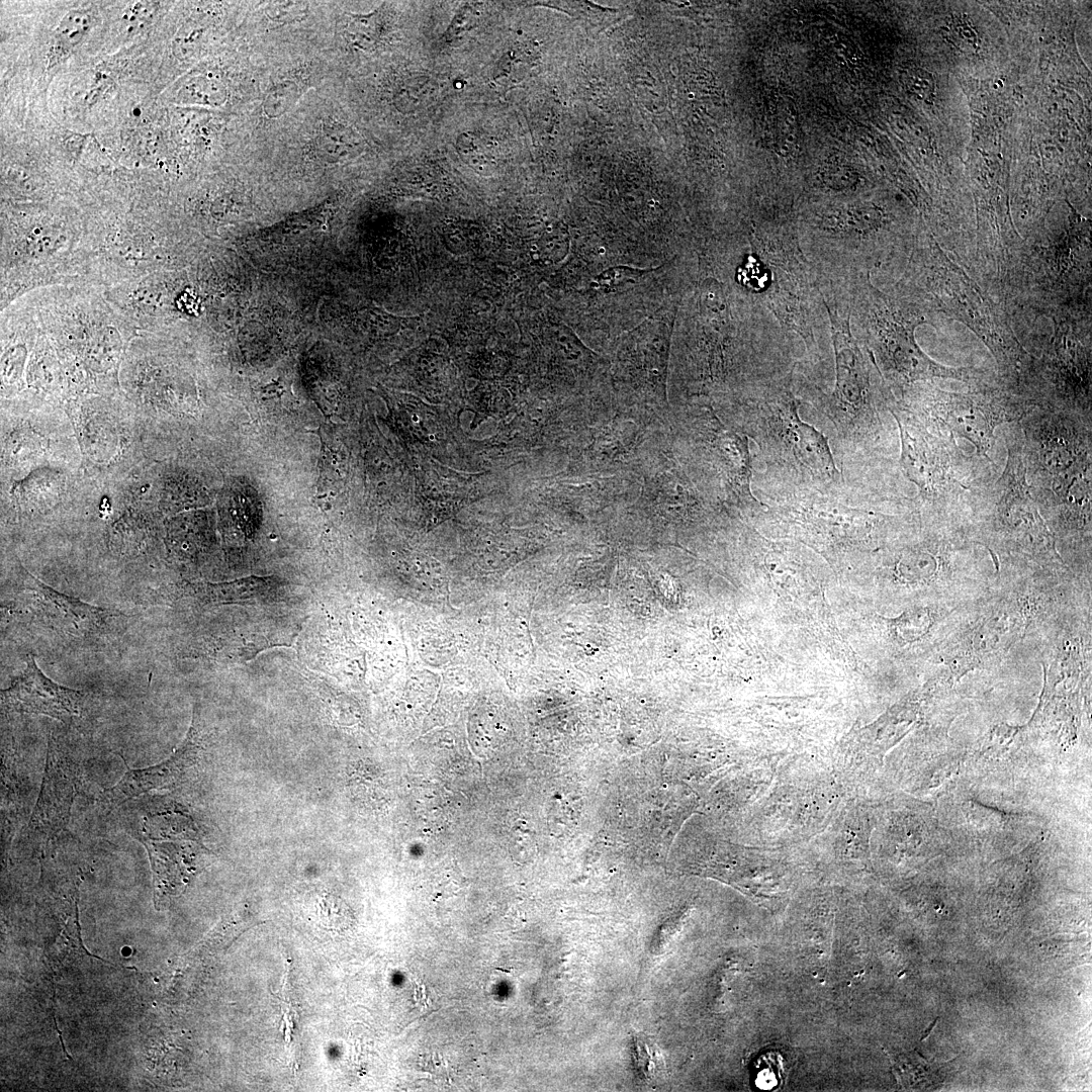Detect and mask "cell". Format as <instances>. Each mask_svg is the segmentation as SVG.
Returning <instances> with one entry per match:
<instances>
[{"instance_id": "e0dca14e", "label": "cell", "mask_w": 1092, "mask_h": 1092, "mask_svg": "<svg viewBox=\"0 0 1092 1092\" xmlns=\"http://www.w3.org/2000/svg\"><path fill=\"white\" fill-rule=\"evenodd\" d=\"M818 181L828 191L835 193L855 191L859 184L858 173L840 161L823 164L817 173Z\"/></svg>"}, {"instance_id": "30bf717a", "label": "cell", "mask_w": 1092, "mask_h": 1092, "mask_svg": "<svg viewBox=\"0 0 1092 1092\" xmlns=\"http://www.w3.org/2000/svg\"><path fill=\"white\" fill-rule=\"evenodd\" d=\"M78 780L77 764L51 740L41 790L27 825V839L31 844H47L66 826Z\"/></svg>"}, {"instance_id": "52a82bcc", "label": "cell", "mask_w": 1092, "mask_h": 1092, "mask_svg": "<svg viewBox=\"0 0 1092 1092\" xmlns=\"http://www.w3.org/2000/svg\"><path fill=\"white\" fill-rule=\"evenodd\" d=\"M897 401L928 430L958 442L965 439L975 447V457L997 469L990 457L995 431L1002 425L1019 422L1034 408L1025 401L997 395H951L932 391L907 390Z\"/></svg>"}, {"instance_id": "7a4b0ae2", "label": "cell", "mask_w": 1092, "mask_h": 1092, "mask_svg": "<svg viewBox=\"0 0 1092 1092\" xmlns=\"http://www.w3.org/2000/svg\"><path fill=\"white\" fill-rule=\"evenodd\" d=\"M870 467L841 469L839 479L816 486L757 489L765 508L760 519L801 531L834 547H878L916 516L912 498L882 491L873 484Z\"/></svg>"}, {"instance_id": "9c48e42d", "label": "cell", "mask_w": 1092, "mask_h": 1092, "mask_svg": "<svg viewBox=\"0 0 1092 1092\" xmlns=\"http://www.w3.org/2000/svg\"><path fill=\"white\" fill-rule=\"evenodd\" d=\"M1028 604L1001 599L987 606L936 648V657L951 673L997 664L1023 635L1028 625Z\"/></svg>"}, {"instance_id": "ffe728a7", "label": "cell", "mask_w": 1092, "mask_h": 1092, "mask_svg": "<svg viewBox=\"0 0 1092 1092\" xmlns=\"http://www.w3.org/2000/svg\"><path fill=\"white\" fill-rule=\"evenodd\" d=\"M905 89L915 98L931 103L935 97V80L933 75L919 67L905 69L901 75Z\"/></svg>"}, {"instance_id": "4fadbf2b", "label": "cell", "mask_w": 1092, "mask_h": 1092, "mask_svg": "<svg viewBox=\"0 0 1092 1092\" xmlns=\"http://www.w3.org/2000/svg\"><path fill=\"white\" fill-rule=\"evenodd\" d=\"M360 138L354 129L335 117H325L316 126L308 142L306 153L310 159L336 163L355 154Z\"/></svg>"}, {"instance_id": "3957f363", "label": "cell", "mask_w": 1092, "mask_h": 1092, "mask_svg": "<svg viewBox=\"0 0 1092 1092\" xmlns=\"http://www.w3.org/2000/svg\"><path fill=\"white\" fill-rule=\"evenodd\" d=\"M1005 439V465L998 476L985 477L971 488L964 507L966 521L996 567L1003 561L1046 575H1066L1070 568L1026 479L1017 423Z\"/></svg>"}, {"instance_id": "8fae6325", "label": "cell", "mask_w": 1092, "mask_h": 1092, "mask_svg": "<svg viewBox=\"0 0 1092 1092\" xmlns=\"http://www.w3.org/2000/svg\"><path fill=\"white\" fill-rule=\"evenodd\" d=\"M83 702V692L49 678L32 656L27 657L25 668L11 686L1 691V703L7 710L46 715L65 722L81 716Z\"/></svg>"}, {"instance_id": "5b68a950", "label": "cell", "mask_w": 1092, "mask_h": 1092, "mask_svg": "<svg viewBox=\"0 0 1092 1092\" xmlns=\"http://www.w3.org/2000/svg\"><path fill=\"white\" fill-rule=\"evenodd\" d=\"M1017 425L1031 494L1042 515L1092 494V419L1034 407Z\"/></svg>"}, {"instance_id": "277c9868", "label": "cell", "mask_w": 1092, "mask_h": 1092, "mask_svg": "<svg viewBox=\"0 0 1092 1092\" xmlns=\"http://www.w3.org/2000/svg\"><path fill=\"white\" fill-rule=\"evenodd\" d=\"M796 369L748 397L744 405V432L756 443L765 466L758 489L816 486L842 475L828 437L799 415Z\"/></svg>"}, {"instance_id": "6da1fadb", "label": "cell", "mask_w": 1092, "mask_h": 1092, "mask_svg": "<svg viewBox=\"0 0 1092 1092\" xmlns=\"http://www.w3.org/2000/svg\"><path fill=\"white\" fill-rule=\"evenodd\" d=\"M821 297L834 348V388L822 390L796 379V393L827 420L841 469L879 467L896 448L897 428L886 418L896 397L874 379L873 359L850 333L848 299L830 292Z\"/></svg>"}, {"instance_id": "2e32d148", "label": "cell", "mask_w": 1092, "mask_h": 1092, "mask_svg": "<svg viewBox=\"0 0 1092 1092\" xmlns=\"http://www.w3.org/2000/svg\"><path fill=\"white\" fill-rule=\"evenodd\" d=\"M795 112L791 105L780 99L770 100V108L765 113V122L771 146L777 150H791L795 148L797 139V125Z\"/></svg>"}, {"instance_id": "8992f818", "label": "cell", "mask_w": 1092, "mask_h": 1092, "mask_svg": "<svg viewBox=\"0 0 1092 1092\" xmlns=\"http://www.w3.org/2000/svg\"><path fill=\"white\" fill-rule=\"evenodd\" d=\"M900 439L899 468L917 488L916 509L929 513L964 512L971 488L997 470L970 456L958 442L928 430L896 398L889 405Z\"/></svg>"}, {"instance_id": "7c38bea8", "label": "cell", "mask_w": 1092, "mask_h": 1092, "mask_svg": "<svg viewBox=\"0 0 1092 1092\" xmlns=\"http://www.w3.org/2000/svg\"><path fill=\"white\" fill-rule=\"evenodd\" d=\"M194 747L188 737L183 747L163 762L146 768L129 769L102 796V803L118 806L145 793L165 789L174 785L183 770L193 760Z\"/></svg>"}, {"instance_id": "9a60e30c", "label": "cell", "mask_w": 1092, "mask_h": 1092, "mask_svg": "<svg viewBox=\"0 0 1092 1092\" xmlns=\"http://www.w3.org/2000/svg\"><path fill=\"white\" fill-rule=\"evenodd\" d=\"M91 21L90 14L85 10H72L63 17L54 33L52 63L68 56L85 36Z\"/></svg>"}, {"instance_id": "ac0fdd59", "label": "cell", "mask_w": 1092, "mask_h": 1092, "mask_svg": "<svg viewBox=\"0 0 1092 1092\" xmlns=\"http://www.w3.org/2000/svg\"><path fill=\"white\" fill-rule=\"evenodd\" d=\"M944 37L961 53L972 56L978 53L980 38L968 16L951 15L943 27Z\"/></svg>"}, {"instance_id": "5bb4252c", "label": "cell", "mask_w": 1092, "mask_h": 1092, "mask_svg": "<svg viewBox=\"0 0 1092 1092\" xmlns=\"http://www.w3.org/2000/svg\"><path fill=\"white\" fill-rule=\"evenodd\" d=\"M304 69L289 72L275 82L267 91L262 113L267 118H277L291 109L310 86Z\"/></svg>"}, {"instance_id": "ba28073f", "label": "cell", "mask_w": 1092, "mask_h": 1092, "mask_svg": "<svg viewBox=\"0 0 1092 1092\" xmlns=\"http://www.w3.org/2000/svg\"><path fill=\"white\" fill-rule=\"evenodd\" d=\"M11 615L62 638L97 639L105 635L122 614L84 603L44 584L20 567L7 590Z\"/></svg>"}, {"instance_id": "d6986e66", "label": "cell", "mask_w": 1092, "mask_h": 1092, "mask_svg": "<svg viewBox=\"0 0 1092 1092\" xmlns=\"http://www.w3.org/2000/svg\"><path fill=\"white\" fill-rule=\"evenodd\" d=\"M186 98L200 103L217 105L225 96L223 84L215 76L195 78L185 87Z\"/></svg>"}]
</instances>
